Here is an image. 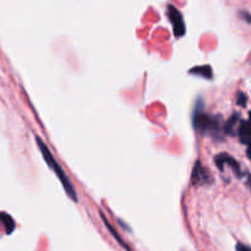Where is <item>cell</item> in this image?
Returning a JSON list of instances; mask_svg holds the SVG:
<instances>
[{
	"mask_svg": "<svg viewBox=\"0 0 251 251\" xmlns=\"http://www.w3.org/2000/svg\"><path fill=\"white\" fill-rule=\"evenodd\" d=\"M239 16L240 19L244 20L245 22H248V24L251 25V14H249L248 11H239Z\"/></svg>",
	"mask_w": 251,
	"mask_h": 251,
	"instance_id": "30bf717a",
	"label": "cell"
},
{
	"mask_svg": "<svg viewBox=\"0 0 251 251\" xmlns=\"http://www.w3.org/2000/svg\"><path fill=\"white\" fill-rule=\"evenodd\" d=\"M238 136L242 144L244 145H250L251 144V123L250 122H244L243 120L239 125V129H238Z\"/></svg>",
	"mask_w": 251,
	"mask_h": 251,
	"instance_id": "8992f818",
	"label": "cell"
},
{
	"mask_svg": "<svg viewBox=\"0 0 251 251\" xmlns=\"http://www.w3.org/2000/svg\"><path fill=\"white\" fill-rule=\"evenodd\" d=\"M167 16H168L169 21H171L172 26H173L174 36L178 37V38L183 37L186 32L185 22H184L183 15L179 11L178 7L169 4L168 7H167Z\"/></svg>",
	"mask_w": 251,
	"mask_h": 251,
	"instance_id": "3957f363",
	"label": "cell"
},
{
	"mask_svg": "<svg viewBox=\"0 0 251 251\" xmlns=\"http://www.w3.org/2000/svg\"><path fill=\"white\" fill-rule=\"evenodd\" d=\"M194 129L203 136H212L215 140H222L225 132V123L221 117H211L206 113L196 112L193 118Z\"/></svg>",
	"mask_w": 251,
	"mask_h": 251,
	"instance_id": "7a4b0ae2",
	"label": "cell"
},
{
	"mask_svg": "<svg viewBox=\"0 0 251 251\" xmlns=\"http://www.w3.org/2000/svg\"><path fill=\"white\" fill-rule=\"evenodd\" d=\"M215 164L220 171H225V168H230L237 178H243V171L240 168V164L235 158L229 156L228 153H220L215 157Z\"/></svg>",
	"mask_w": 251,
	"mask_h": 251,
	"instance_id": "5b68a950",
	"label": "cell"
},
{
	"mask_svg": "<svg viewBox=\"0 0 251 251\" xmlns=\"http://www.w3.org/2000/svg\"><path fill=\"white\" fill-rule=\"evenodd\" d=\"M243 120L240 119V114L239 113H234V114L232 115V117L229 118V119L227 120V122L225 123V132L227 135H229V136H233L234 135V130L235 127H238L239 129V126L238 125H240V123H242Z\"/></svg>",
	"mask_w": 251,
	"mask_h": 251,
	"instance_id": "ba28073f",
	"label": "cell"
},
{
	"mask_svg": "<svg viewBox=\"0 0 251 251\" xmlns=\"http://www.w3.org/2000/svg\"><path fill=\"white\" fill-rule=\"evenodd\" d=\"M36 142H37V145H38V149H39V151H41L42 156H43L44 161H46L47 166H48L49 168H50L51 171L55 173L56 178L60 180V183H61V185H63L64 190H65L66 195H68L69 198H70L71 200L74 201V202H77L78 198H77V194H76L75 188H74V185L71 184L70 179L68 178V176L65 174L64 169L61 168V166L59 164V162L56 161L55 158H54V156L51 154L50 150L48 149V146L44 144L43 140H42L41 137L37 136L36 137Z\"/></svg>",
	"mask_w": 251,
	"mask_h": 251,
	"instance_id": "6da1fadb",
	"label": "cell"
},
{
	"mask_svg": "<svg viewBox=\"0 0 251 251\" xmlns=\"http://www.w3.org/2000/svg\"><path fill=\"white\" fill-rule=\"evenodd\" d=\"M237 251H251V247L245 245L243 243H238L237 244Z\"/></svg>",
	"mask_w": 251,
	"mask_h": 251,
	"instance_id": "8fae6325",
	"label": "cell"
},
{
	"mask_svg": "<svg viewBox=\"0 0 251 251\" xmlns=\"http://www.w3.org/2000/svg\"><path fill=\"white\" fill-rule=\"evenodd\" d=\"M247 156L248 158L251 159V144L248 145V149H247Z\"/></svg>",
	"mask_w": 251,
	"mask_h": 251,
	"instance_id": "4fadbf2b",
	"label": "cell"
},
{
	"mask_svg": "<svg viewBox=\"0 0 251 251\" xmlns=\"http://www.w3.org/2000/svg\"><path fill=\"white\" fill-rule=\"evenodd\" d=\"M247 103H248L247 95H245V93H243V92H238L237 104L240 105V107H247Z\"/></svg>",
	"mask_w": 251,
	"mask_h": 251,
	"instance_id": "9c48e42d",
	"label": "cell"
},
{
	"mask_svg": "<svg viewBox=\"0 0 251 251\" xmlns=\"http://www.w3.org/2000/svg\"><path fill=\"white\" fill-rule=\"evenodd\" d=\"M189 74L195 76H200V77L206 78V80H212L213 78V71L212 68L210 65H201V66H195V68L190 69Z\"/></svg>",
	"mask_w": 251,
	"mask_h": 251,
	"instance_id": "52a82bcc",
	"label": "cell"
},
{
	"mask_svg": "<svg viewBox=\"0 0 251 251\" xmlns=\"http://www.w3.org/2000/svg\"><path fill=\"white\" fill-rule=\"evenodd\" d=\"M247 176H248V179H247V186L250 189V191H251V174L249 173Z\"/></svg>",
	"mask_w": 251,
	"mask_h": 251,
	"instance_id": "7c38bea8",
	"label": "cell"
},
{
	"mask_svg": "<svg viewBox=\"0 0 251 251\" xmlns=\"http://www.w3.org/2000/svg\"><path fill=\"white\" fill-rule=\"evenodd\" d=\"M249 122L251 123V112L249 113Z\"/></svg>",
	"mask_w": 251,
	"mask_h": 251,
	"instance_id": "5bb4252c",
	"label": "cell"
},
{
	"mask_svg": "<svg viewBox=\"0 0 251 251\" xmlns=\"http://www.w3.org/2000/svg\"><path fill=\"white\" fill-rule=\"evenodd\" d=\"M191 183L196 186L211 185L213 183V178L210 171L202 166L201 161H196L194 164L193 174H191Z\"/></svg>",
	"mask_w": 251,
	"mask_h": 251,
	"instance_id": "277c9868",
	"label": "cell"
}]
</instances>
